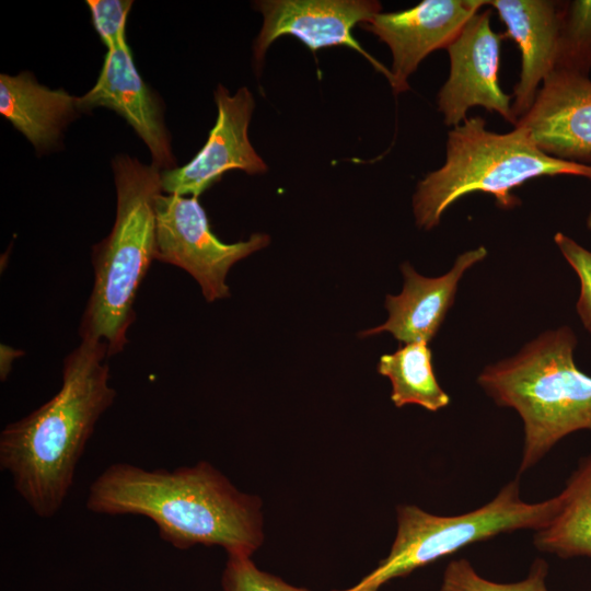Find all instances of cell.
<instances>
[{"mask_svg": "<svg viewBox=\"0 0 591 591\" xmlns=\"http://www.w3.org/2000/svg\"><path fill=\"white\" fill-rule=\"evenodd\" d=\"M85 506L99 514L146 517L161 540L182 551L218 545L252 556L264 540L260 499L208 462L174 470L113 463L90 485Z\"/></svg>", "mask_w": 591, "mask_h": 591, "instance_id": "cell-1", "label": "cell"}, {"mask_svg": "<svg viewBox=\"0 0 591 591\" xmlns=\"http://www.w3.org/2000/svg\"><path fill=\"white\" fill-rule=\"evenodd\" d=\"M104 341L81 339L63 360L59 391L0 432V468L39 518L62 508L96 422L117 395Z\"/></svg>", "mask_w": 591, "mask_h": 591, "instance_id": "cell-2", "label": "cell"}, {"mask_svg": "<svg viewBox=\"0 0 591 591\" xmlns=\"http://www.w3.org/2000/svg\"><path fill=\"white\" fill-rule=\"evenodd\" d=\"M112 166L115 221L109 234L92 247L94 280L79 326L81 339L106 343L108 357L128 343L138 289L157 257L155 201L163 192L162 171L153 163L119 154Z\"/></svg>", "mask_w": 591, "mask_h": 591, "instance_id": "cell-3", "label": "cell"}, {"mask_svg": "<svg viewBox=\"0 0 591 591\" xmlns=\"http://www.w3.org/2000/svg\"><path fill=\"white\" fill-rule=\"evenodd\" d=\"M577 337L569 326L548 329L515 356L487 366L480 387L523 421L519 474L534 466L564 437L591 431V376L579 370Z\"/></svg>", "mask_w": 591, "mask_h": 591, "instance_id": "cell-4", "label": "cell"}, {"mask_svg": "<svg viewBox=\"0 0 591 591\" xmlns=\"http://www.w3.org/2000/svg\"><path fill=\"white\" fill-rule=\"evenodd\" d=\"M555 175L591 179V164L565 161L543 152L524 127L507 134L486 129L483 117L466 118L448 132L445 161L418 182L413 210L418 228L437 227L444 211L467 194H491L496 205H519L511 190L525 182Z\"/></svg>", "mask_w": 591, "mask_h": 591, "instance_id": "cell-5", "label": "cell"}, {"mask_svg": "<svg viewBox=\"0 0 591 591\" xmlns=\"http://www.w3.org/2000/svg\"><path fill=\"white\" fill-rule=\"evenodd\" d=\"M558 497L525 502L519 480L508 483L488 503L459 515H436L416 506L397 507V532L389 555L350 589L378 591L385 582L404 577L461 548L515 530L545 528L555 515Z\"/></svg>", "mask_w": 591, "mask_h": 591, "instance_id": "cell-6", "label": "cell"}, {"mask_svg": "<svg viewBox=\"0 0 591 591\" xmlns=\"http://www.w3.org/2000/svg\"><path fill=\"white\" fill-rule=\"evenodd\" d=\"M155 212V260L187 271L208 302L228 298L225 278L230 268L270 241L265 233H254L246 241L231 244L220 241L210 230L198 197L160 194Z\"/></svg>", "mask_w": 591, "mask_h": 591, "instance_id": "cell-7", "label": "cell"}, {"mask_svg": "<svg viewBox=\"0 0 591 591\" xmlns=\"http://www.w3.org/2000/svg\"><path fill=\"white\" fill-rule=\"evenodd\" d=\"M490 11H478L447 48L450 73L438 93V111L447 126L456 127L473 106L498 113L513 125L511 95L500 88V49L503 34L494 32Z\"/></svg>", "mask_w": 591, "mask_h": 591, "instance_id": "cell-8", "label": "cell"}, {"mask_svg": "<svg viewBox=\"0 0 591 591\" xmlns=\"http://www.w3.org/2000/svg\"><path fill=\"white\" fill-rule=\"evenodd\" d=\"M218 116L208 139L185 165L161 173L162 190L178 196L198 197L232 170L262 174L268 167L248 138L254 99L245 86L231 95L219 84L213 93Z\"/></svg>", "mask_w": 591, "mask_h": 591, "instance_id": "cell-9", "label": "cell"}, {"mask_svg": "<svg viewBox=\"0 0 591 591\" xmlns=\"http://www.w3.org/2000/svg\"><path fill=\"white\" fill-rule=\"evenodd\" d=\"M255 8L264 18L253 46L257 65L262 63L273 42L282 35H292L312 51L348 46L366 57L391 82V70L368 54L351 34L354 26L367 23L381 12L379 1L262 0L255 2Z\"/></svg>", "mask_w": 591, "mask_h": 591, "instance_id": "cell-10", "label": "cell"}, {"mask_svg": "<svg viewBox=\"0 0 591 591\" xmlns=\"http://www.w3.org/2000/svg\"><path fill=\"white\" fill-rule=\"evenodd\" d=\"M484 4L483 0H424L403 11L380 12L361 24L391 50L394 94L407 91L408 78L419 63L432 51L447 49Z\"/></svg>", "mask_w": 591, "mask_h": 591, "instance_id": "cell-11", "label": "cell"}, {"mask_svg": "<svg viewBox=\"0 0 591 591\" xmlns=\"http://www.w3.org/2000/svg\"><path fill=\"white\" fill-rule=\"evenodd\" d=\"M546 154L591 164V80L554 69L543 81L530 109L517 124ZM514 125V126H515Z\"/></svg>", "mask_w": 591, "mask_h": 591, "instance_id": "cell-12", "label": "cell"}, {"mask_svg": "<svg viewBox=\"0 0 591 591\" xmlns=\"http://www.w3.org/2000/svg\"><path fill=\"white\" fill-rule=\"evenodd\" d=\"M106 107L121 116L142 139L161 170L175 167L161 101L141 79L127 39L107 50L93 88L79 97L81 112Z\"/></svg>", "mask_w": 591, "mask_h": 591, "instance_id": "cell-13", "label": "cell"}, {"mask_svg": "<svg viewBox=\"0 0 591 591\" xmlns=\"http://www.w3.org/2000/svg\"><path fill=\"white\" fill-rule=\"evenodd\" d=\"M487 255L484 246L457 256L453 267L440 277H425L405 262L401 266L404 287L398 296L387 294L389 318L360 336L391 333L399 343H429L438 333L449 309L453 305L457 285L464 273Z\"/></svg>", "mask_w": 591, "mask_h": 591, "instance_id": "cell-14", "label": "cell"}, {"mask_svg": "<svg viewBox=\"0 0 591 591\" xmlns=\"http://www.w3.org/2000/svg\"><path fill=\"white\" fill-rule=\"evenodd\" d=\"M506 26L505 37L521 53V72L513 90L517 120L532 106L540 83L555 69L564 8L549 0H490Z\"/></svg>", "mask_w": 591, "mask_h": 591, "instance_id": "cell-15", "label": "cell"}, {"mask_svg": "<svg viewBox=\"0 0 591 591\" xmlns=\"http://www.w3.org/2000/svg\"><path fill=\"white\" fill-rule=\"evenodd\" d=\"M79 112V97L38 83L30 72L0 76V113L38 152L55 147Z\"/></svg>", "mask_w": 591, "mask_h": 591, "instance_id": "cell-16", "label": "cell"}, {"mask_svg": "<svg viewBox=\"0 0 591 591\" xmlns=\"http://www.w3.org/2000/svg\"><path fill=\"white\" fill-rule=\"evenodd\" d=\"M549 523L536 531L534 545L563 558L591 557V454L566 482Z\"/></svg>", "mask_w": 591, "mask_h": 591, "instance_id": "cell-17", "label": "cell"}, {"mask_svg": "<svg viewBox=\"0 0 591 591\" xmlns=\"http://www.w3.org/2000/svg\"><path fill=\"white\" fill-rule=\"evenodd\" d=\"M378 372L391 381V399L396 407L419 405L437 412L450 403V396L439 385L432 368L428 343L406 344L393 354L381 356Z\"/></svg>", "mask_w": 591, "mask_h": 591, "instance_id": "cell-18", "label": "cell"}, {"mask_svg": "<svg viewBox=\"0 0 591 591\" xmlns=\"http://www.w3.org/2000/svg\"><path fill=\"white\" fill-rule=\"evenodd\" d=\"M555 69L589 74L591 69V0L565 4Z\"/></svg>", "mask_w": 591, "mask_h": 591, "instance_id": "cell-19", "label": "cell"}, {"mask_svg": "<svg viewBox=\"0 0 591 591\" xmlns=\"http://www.w3.org/2000/svg\"><path fill=\"white\" fill-rule=\"evenodd\" d=\"M547 565L538 559L529 576L518 582L500 583L479 576L471 563L456 559L447 566L440 591H547Z\"/></svg>", "mask_w": 591, "mask_h": 591, "instance_id": "cell-20", "label": "cell"}, {"mask_svg": "<svg viewBox=\"0 0 591 591\" xmlns=\"http://www.w3.org/2000/svg\"><path fill=\"white\" fill-rule=\"evenodd\" d=\"M223 591H309L259 570L251 556L229 555L222 575Z\"/></svg>", "mask_w": 591, "mask_h": 591, "instance_id": "cell-21", "label": "cell"}, {"mask_svg": "<svg viewBox=\"0 0 591 591\" xmlns=\"http://www.w3.org/2000/svg\"><path fill=\"white\" fill-rule=\"evenodd\" d=\"M554 242L580 279V296L576 304L584 328L591 333V252L561 232Z\"/></svg>", "mask_w": 591, "mask_h": 591, "instance_id": "cell-22", "label": "cell"}, {"mask_svg": "<svg viewBox=\"0 0 591 591\" xmlns=\"http://www.w3.org/2000/svg\"><path fill=\"white\" fill-rule=\"evenodd\" d=\"M93 26L107 50L120 44L126 37V23L132 5L129 0H89Z\"/></svg>", "mask_w": 591, "mask_h": 591, "instance_id": "cell-23", "label": "cell"}, {"mask_svg": "<svg viewBox=\"0 0 591 591\" xmlns=\"http://www.w3.org/2000/svg\"><path fill=\"white\" fill-rule=\"evenodd\" d=\"M22 351L11 348L9 346L1 345V359H0V378L1 381H5L11 369L13 361L22 356Z\"/></svg>", "mask_w": 591, "mask_h": 591, "instance_id": "cell-24", "label": "cell"}, {"mask_svg": "<svg viewBox=\"0 0 591 591\" xmlns=\"http://www.w3.org/2000/svg\"><path fill=\"white\" fill-rule=\"evenodd\" d=\"M587 228L591 230V211L589 212V216L587 218Z\"/></svg>", "mask_w": 591, "mask_h": 591, "instance_id": "cell-25", "label": "cell"}]
</instances>
